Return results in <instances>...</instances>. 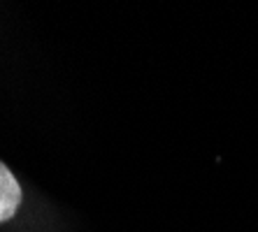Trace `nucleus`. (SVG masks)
Instances as JSON below:
<instances>
[{"label":"nucleus","instance_id":"obj_1","mask_svg":"<svg viewBox=\"0 0 258 232\" xmlns=\"http://www.w3.org/2000/svg\"><path fill=\"white\" fill-rule=\"evenodd\" d=\"M19 207H21V186L5 163H0V223L12 218Z\"/></svg>","mask_w":258,"mask_h":232}]
</instances>
